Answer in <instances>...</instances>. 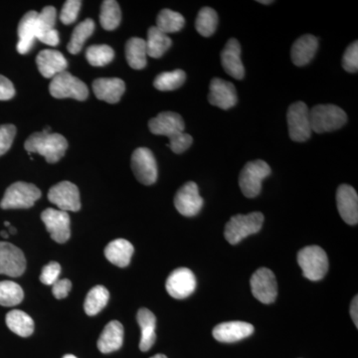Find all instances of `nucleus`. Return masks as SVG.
I'll use <instances>...</instances> for the list:
<instances>
[{"label": "nucleus", "mask_w": 358, "mask_h": 358, "mask_svg": "<svg viewBox=\"0 0 358 358\" xmlns=\"http://www.w3.org/2000/svg\"><path fill=\"white\" fill-rule=\"evenodd\" d=\"M24 148L29 154H38L48 164H55L64 157L68 141L61 134L51 133L50 127H47L43 131L31 134L26 140Z\"/></svg>", "instance_id": "1"}, {"label": "nucleus", "mask_w": 358, "mask_h": 358, "mask_svg": "<svg viewBox=\"0 0 358 358\" xmlns=\"http://www.w3.org/2000/svg\"><path fill=\"white\" fill-rule=\"evenodd\" d=\"M263 223L264 215L261 212H252L247 215L238 214L226 224L224 236L231 245H236L250 235L258 233Z\"/></svg>", "instance_id": "2"}, {"label": "nucleus", "mask_w": 358, "mask_h": 358, "mask_svg": "<svg viewBox=\"0 0 358 358\" xmlns=\"http://www.w3.org/2000/svg\"><path fill=\"white\" fill-rule=\"evenodd\" d=\"M310 127L317 134L343 128L348 122L345 110L334 105H317L310 110Z\"/></svg>", "instance_id": "3"}, {"label": "nucleus", "mask_w": 358, "mask_h": 358, "mask_svg": "<svg viewBox=\"0 0 358 358\" xmlns=\"http://www.w3.org/2000/svg\"><path fill=\"white\" fill-rule=\"evenodd\" d=\"M298 263L303 277L310 281H320L329 270V258L320 246H308L298 253Z\"/></svg>", "instance_id": "4"}, {"label": "nucleus", "mask_w": 358, "mask_h": 358, "mask_svg": "<svg viewBox=\"0 0 358 358\" xmlns=\"http://www.w3.org/2000/svg\"><path fill=\"white\" fill-rule=\"evenodd\" d=\"M272 173L270 166L264 160L250 162L243 167L239 176L240 189L245 196L254 199L260 194L264 179Z\"/></svg>", "instance_id": "5"}, {"label": "nucleus", "mask_w": 358, "mask_h": 358, "mask_svg": "<svg viewBox=\"0 0 358 358\" xmlns=\"http://www.w3.org/2000/svg\"><path fill=\"white\" fill-rule=\"evenodd\" d=\"M41 197L39 188L31 183H13L7 188L3 199L0 202L2 209H26L30 208Z\"/></svg>", "instance_id": "6"}, {"label": "nucleus", "mask_w": 358, "mask_h": 358, "mask_svg": "<svg viewBox=\"0 0 358 358\" xmlns=\"http://www.w3.org/2000/svg\"><path fill=\"white\" fill-rule=\"evenodd\" d=\"M49 92L56 99L71 98L77 101H85L89 96L86 84L67 71L51 80Z\"/></svg>", "instance_id": "7"}, {"label": "nucleus", "mask_w": 358, "mask_h": 358, "mask_svg": "<svg viewBox=\"0 0 358 358\" xmlns=\"http://www.w3.org/2000/svg\"><path fill=\"white\" fill-rule=\"evenodd\" d=\"M289 136L296 143H305L312 136L310 110L303 102H296L289 106L287 113Z\"/></svg>", "instance_id": "8"}, {"label": "nucleus", "mask_w": 358, "mask_h": 358, "mask_svg": "<svg viewBox=\"0 0 358 358\" xmlns=\"http://www.w3.org/2000/svg\"><path fill=\"white\" fill-rule=\"evenodd\" d=\"M131 162L134 176L141 183L154 185L157 179V164L152 150L147 148H136L131 155Z\"/></svg>", "instance_id": "9"}, {"label": "nucleus", "mask_w": 358, "mask_h": 358, "mask_svg": "<svg viewBox=\"0 0 358 358\" xmlns=\"http://www.w3.org/2000/svg\"><path fill=\"white\" fill-rule=\"evenodd\" d=\"M250 285L257 300L263 303H274L278 294V285L274 273L270 268H258L252 275Z\"/></svg>", "instance_id": "10"}, {"label": "nucleus", "mask_w": 358, "mask_h": 358, "mask_svg": "<svg viewBox=\"0 0 358 358\" xmlns=\"http://www.w3.org/2000/svg\"><path fill=\"white\" fill-rule=\"evenodd\" d=\"M48 199L58 207L59 210L77 212L81 209L79 189L70 181H62L52 186Z\"/></svg>", "instance_id": "11"}, {"label": "nucleus", "mask_w": 358, "mask_h": 358, "mask_svg": "<svg viewBox=\"0 0 358 358\" xmlns=\"http://www.w3.org/2000/svg\"><path fill=\"white\" fill-rule=\"evenodd\" d=\"M41 219L54 241L63 244L71 236L70 216L59 209L47 208L41 213Z\"/></svg>", "instance_id": "12"}, {"label": "nucleus", "mask_w": 358, "mask_h": 358, "mask_svg": "<svg viewBox=\"0 0 358 358\" xmlns=\"http://www.w3.org/2000/svg\"><path fill=\"white\" fill-rule=\"evenodd\" d=\"M166 288L169 296L176 300H183L196 289V278L189 268H176L167 278Z\"/></svg>", "instance_id": "13"}, {"label": "nucleus", "mask_w": 358, "mask_h": 358, "mask_svg": "<svg viewBox=\"0 0 358 358\" xmlns=\"http://www.w3.org/2000/svg\"><path fill=\"white\" fill-rule=\"evenodd\" d=\"M174 206L181 215L192 217L197 215L203 207L199 186L193 181L185 183L174 197Z\"/></svg>", "instance_id": "14"}, {"label": "nucleus", "mask_w": 358, "mask_h": 358, "mask_svg": "<svg viewBox=\"0 0 358 358\" xmlns=\"http://www.w3.org/2000/svg\"><path fill=\"white\" fill-rule=\"evenodd\" d=\"M26 259L18 247L0 242V275L20 277L25 272Z\"/></svg>", "instance_id": "15"}, {"label": "nucleus", "mask_w": 358, "mask_h": 358, "mask_svg": "<svg viewBox=\"0 0 358 358\" xmlns=\"http://www.w3.org/2000/svg\"><path fill=\"white\" fill-rule=\"evenodd\" d=\"M208 102L222 110H229L237 103L236 88L230 82L214 78L209 86Z\"/></svg>", "instance_id": "16"}, {"label": "nucleus", "mask_w": 358, "mask_h": 358, "mask_svg": "<svg viewBox=\"0 0 358 358\" xmlns=\"http://www.w3.org/2000/svg\"><path fill=\"white\" fill-rule=\"evenodd\" d=\"M336 206L341 218L350 225L358 222V195L352 186L341 185L336 192Z\"/></svg>", "instance_id": "17"}, {"label": "nucleus", "mask_w": 358, "mask_h": 358, "mask_svg": "<svg viewBox=\"0 0 358 358\" xmlns=\"http://www.w3.org/2000/svg\"><path fill=\"white\" fill-rule=\"evenodd\" d=\"M57 13L53 6H46L38 13L37 16L36 39L49 46H57L60 39L59 33L55 29Z\"/></svg>", "instance_id": "18"}, {"label": "nucleus", "mask_w": 358, "mask_h": 358, "mask_svg": "<svg viewBox=\"0 0 358 358\" xmlns=\"http://www.w3.org/2000/svg\"><path fill=\"white\" fill-rule=\"evenodd\" d=\"M148 128L152 134L166 136L169 138L185 131V124L180 115L173 112H164L150 120Z\"/></svg>", "instance_id": "19"}, {"label": "nucleus", "mask_w": 358, "mask_h": 358, "mask_svg": "<svg viewBox=\"0 0 358 358\" xmlns=\"http://www.w3.org/2000/svg\"><path fill=\"white\" fill-rule=\"evenodd\" d=\"M221 63H222L224 71L229 76L237 80L243 79L245 69L241 60V46L237 39L228 40L221 52Z\"/></svg>", "instance_id": "20"}, {"label": "nucleus", "mask_w": 358, "mask_h": 358, "mask_svg": "<svg viewBox=\"0 0 358 358\" xmlns=\"http://www.w3.org/2000/svg\"><path fill=\"white\" fill-rule=\"evenodd\" d=\"M254 333V327L245 322H226L214 327L213 336L220 343H236Z\"/></svg>", "instance_id": "21"}, {"label": "nucleus", "mask_w": 358, "mask_h": 358, "mask_svg": "<svg viewBox=\"0 0 358 358\" xmlns=\"http://www.w3.org/2000/svg\"><path fill=\"white\" fill-rule=\"evenodd\" d=\"M36 64L42 76L53 79L54 77L65 72L68 62L60 51L43 50L36 57Z\"/></svg>", "instance_id": "22"}, {"label": "nucleus", "mask_w": 358, "mask_h": 358, "mask_svg": "<svg viewBox=\"0 0 358 358\" xmlns=\"http://www.w3.org/2000/svg\"><path fill=\"white\" fill-rule=\"evenodd\" d=\"M93 91L99 100L115 103L121 100L126 91V85L119 78H100L93 83Z\"/></svg>", "instance_id": "23"}, {"label": "nucleus", "mask_w": 358, "mask_h": 358, "mask_svg": "<svg viewBox=\"0 0 358 358\" xmlns=\"http://www.w3.org/2000/svg\"><path fill=\"white\" fill-rule=\"evenodd\" d=\"M37 16H38V13L36 11H29L23 16L20 25H18L20 40H18L16 48H17L18 53L22 54V55L29 53L35 43V40H36Z\"/></svg>", "instance_id": "24"}, {"label": "nucleus", "mask_w": 358, "mask_h": 358, "mask_svg": "<svg viewBox=\"0 0 358 358\" xmlns=\"http://www.w3.org/2000/svg\"><path fill=\"white\" fill-rule=\"evenodd\" d=\"M319 40L313 35L306 34L296 39L292 46L291 58L296 66L308 64L317 53Z\"/></svg>", "instance_id": "25"}, {"label": "nucleus", "mask_w": 358, "mask_h": 358, "mask_svg": "<svg viewBox=\"0 0 358 358\" xmlns=\"http://www.w3.org/2000/svg\"><path fill=\"white\" fill-rule=\"evenodd\" d=\"M124 343V327L117 320H112L103 329L98 339L99 350L102 353L117 352Z\"/></svg>", "instance_id": "26"}, {"label": "nucleus", "mask_w": 358, "mask_h": 358, "mask_svg": "<svg viewBox=\"0 0 358 358\" xmlns=\"http://www.w3.org/2000/svg\"><path fill=\"white\" fill-rule=\"evenodd\" d=\"M136 320L141 329L140 350L143 352H148L155 345V338H157L155 336L157 319L154 313L148 308H141L136 315Z\"/></svg>", "instance_id": "27"}, {"label": "nucleus", "mask_w": 358, "mask_h": 358, "mask_svg": "<svg viewBox=\"0 0 358 358\" xmlns=\"http://www.w3.org/2000/svg\"><path fill=\"white\" fill-rule=\"evenodd\" d=\"M134 251V246L128 240L115 239L106 247L105 256L117 267L126 268L131 263Z\"/></svg>", "instance_id": "28"}, {"label": "nucleus", "mask_w": 358, "mask_h": 358, "mask_svg": "<svg viewBox=\"0 0 358 358\" xmlns=\"http://www.w3.org/2000/svg\"><path fill=\"white\" fill-rule=\"evenodd\" d=\"M126 57L128 64L134 70H141L148 64L145 40L133 37L126 44Z\"/></svg>", "instance_id": "29"}, {"label": "nucleus", "mask_w": 358, "mask_h": 358, "mask_svg": "<svg viewBox=\"0 0 358 358\" xmlns=\"http://www.w3.org/2000/svg\"><path fill=\"white\" fill-rule=\"evenodd\" d=\"M147 53L150 57L159 59L171 48L173 41L169 35L160 31L157 26H152L148 31Z\"/></svg>", "instance_id": "30"}, {"label": "nucleus", "mask_w": 358, "mask_h": 358, "mask_svg": "<svg viewBox=\"0 0 358 358\" xmlns=\"http://www.w3.org/2000/svg\"><path fill=\"white\" fill-rule=\"evenodd\" d=\"M6 320L8 329L21 338H28L34 331V322L22 310H10L7 313Z\"/></svg>", "instance_id": "31"}, {"label": "nucleus", "mask_w": 358, "mask_h": 358, "mask_svg": "<svg viewBox=\"0 0 358 358\" xmlns=\"http://www.w3.org/2000/svg\"><path fill=\"white\" fill-rule=\"evenodd\" d=\"M94 30H95V22L93 20L88 18V20H84L83 22L79 23L75 27L70 42L67 45L68 51L71 54L80 53L82 48H83L85 42L92 36Z\"/></svg>", "instance_id": "32"}, {"label": "nucleus", "mask_w": 358, "mask_h": 358, "mask_svg": "<svg viewBox=\"0 0 358 358\" xmlns=\"http://www.w3.org/2000/svg\"><path fill=\"white\" fill-rule=\"evenodd\" d=\"M109 291L103 286L94 287L87 294L85 300V313L88 315H98L109 301Z\"/></svg>", "instance_id": "33"}, {"label": "nucleus", "mask_w": 358, "mask_h": 358, "mask_svg": "<svg viewBox=\"0 0 358 358\" xmlns=\"http://www.w3.org/2000/svg\"><path fill=\"white\" fill-rule=\"evenodd\" d=\"M122 20L121 8L115 0H106L101 7L100 23L108 31L117 29Z\"/></svg>", "instance_id": "34"}, {"label": "nucleus", "mask_w": 358, "mask_h": 358, "mask_svg": "<svg viewBox=\"0 0 358 358\" xmlns=\"http://www.w3.org/2000/svg\"><path fill=\"white\" fill-rule=\"evenodd\" d=\"M185 24V17L171 9H162L157 15V27L164 34L180 31Z\"/></svg>", "instance_id": "35"}, {"label": "nucleus", "mask_w": 358, "mask_h": 358, "mask_svg": "<svg viewBox=\"0 0 358 358\" xmlns=\"http://www.w3.org/2000/svg\"><path fill=\"white\" fill-rule=\"evenodd\" d=\"M218 15L217 13L211 7H203L200 9L195 28L201 36L210 37L217 29Z\"/></svg>", "instance_id": "36"}, {"label": "nucleus", "mask_w": 358, "mask_h": 358, "mask_svg": "<svg viewBox=\"0 0 358 358\" xmlns=\"http://www.w3.org/2000/svg\"><path fill=\"white\" fill-rule=\"evenodd\" d=\"M24 298V293L20 285L11 281L0 282V306L14 307L20 305Z\"/></svg>", "instance_id": "37"}, {"label": "nucleus", "mask_w": 358, "mask_h": 358, "mask_svg": "<svg viewBox=\"0 0 358 358\" xmlns=\"http://www.w3.org/2000/svg\"><path fill=\"white\" fill-rule=\"evenodd\" d=\"M186 74L185 71L174 70L173 72H164L155 78L154 81L155 88L159 91H174L180 88L185 83Z\"/></svg>", "instance_id": "38"}, {"label": "nucleus", "mask_w": 358, "mask_h": 358, "mask_svg": "<svg viewBox=\"0 0 358 358\" xmlns=\"http://www.w3.org/2000/svg\"><path fill=\"white\" fill-rule=\"evenodd\" d=\"M86 58L90 65L103 67L114 60L115 51L108 45H93L87 49Z\"/></svg>", "instance_id": "39"}, {"label": "nucleus", "mask_w": 358, "mask_h": 358, "mask_svg": "<svg viewBox=\"0 0 358 358\" xmlns=\"http://www.w3.org/2000/svg\"><path fill=\"white\" fill-rule=\"evenodd\" d=\"M82 2L79 0H68L65 2L60 13V20L66 25L72 24L76 21Z\"/></svg>", "instance_id": "40"}, {"label": "nucleus", "mask_w": 358, "mask_h": 358, "mask_svg": "<svg viewBox=\"0 0 358 358\" xmlns=\"http://www.w3.org/2000/svg\"><path fill=\"white\" fill-rule=\"evenodd\" d=\"M192 136L182 131V133H179L169 138V143L167 145L171 148L174 154L179 155L182 154L192 147Z\"/></svg>", "instance_id": "41"}, {"label": "nucleus", "mask_w": 358, "mask_h": 358, "mask_svg": "<svg viewBox=\"0 0 358 358\" xmlns=\"http://www.w3.org/2000/svg\"><path fill=\"white\" fill-rule=\"evenodd\" d=\"M343 67L346 72L357 73L358 71V42L355 41L346 48L343 57Z\"/></svg>", "instance_id": "42"}, {"label": "nucleus", "mask_w": 358, "mask_h": 358, "mask_svg": "<svg viewBox=\"0 0 358 358\" xmlns=\"http://www.w3.org/2000/svg\"><path fill=\"white\" fill-rule=\"evenodd\" d=\"M15 134L16 128L13 124H7L0 126V157L10 150Z\"/></svg>", "instance_id": "43"}, {"label": "nucleus", "mask_w": 358, "mask_h": 358, "mask_svg": "<svg viewBox=\"0 0 358 358\" xmlns=\"http://www.w3.org/2000/svg\"><path fill=\"white\" fill-rule=\"evenodd\" d=\"M61 273L60 264L57 262H50L44 266L42 268L41 275H40V281L42 284L47 286H53L59 280V275Z\"/></svg>", "instance_id": "44"}, {"label": "nucleus", "mask_w": 358, "mask_h": 358, "mask_svg": "<svg viewBox=\"0 0 358 358\" xmlns=\"http://www.w3.org/2000/svg\"><path fill=\"white\" fill-rule=\"evenodd\" d=\"M71 288H72V282H71L70 280H58L52 287V292H53L54 296L57 300H62V299L68 296Z\"/></svg>", "instance_id": "45"}, {"label": "nucleus", "mask_w": 358, "mask_h": 358, "mask_svg": "<svg viewBox=\"0 0 358 358\" xmlns=\"http://www.w3.org/2000/svg\"><path fill=\"white\" fill-rule=\"evenodd\" d=\"M15 96V89L13 82L0 75V101H7Z\"/></svg>", "instance_id": "46"}, {"label": "nucleus", "mask_w": 358, "mask_h": 358, "mask_svg": "<svg viewBox=\"0 0 358 358\" xmlns=\"http://www.w3.org/2000/svg\"><path fill=\"white\" fill-rule=\"evenodd\" d=\"M350 315L353 322H355V327H358V298L355 296L350 305Z\"/></svg>", "instance_id": "47"}, {"label": "nucleus", "mask_w": 358, "mask_h": 358, "mask_svg": "<svg viewBox=\"0 0 358 358\" xmlns=\"http://www.w3.org/2000/svg\"><path fill=\"white\" fill-rule=\"evenodd\" d=\"M8 229H9V234L10 235H14V234H16V232H17V231H16L15 228L13 227V226H9L8 227Z\"/></svg>", "instance_id": "48"}, {"label": "nucleus", "mask_w": 358, "mask_h": 358, "mask_svg": "<svg viewBox=\"0 0 358 358\" xmlns=\"http://www.w3.org/2000/svg\"><path fill=\"white\" fill-rule=\"evenodd\" d=\"M259 3H261V4H272L273 2V0H265V1H264V0H259Z\"/></svg>", "instance_id": "49"}, {"label": "nucleus", "mask_w": 358, "mask_h": 358, "mask_svg": "<svg viewBox=\"0 0 358 358\" xmlns=\"http://www.w3.org/2000/svg\"><path fill=\"white\" fill-rule=\"evenodd\" d=\"M0 235H1L2 237L6 238V239L9 237V233L6 232V231H1V232H0Z\"/></svg>", "instance_id": "50"}, {"label": "nucleus", "mask_w": 358, "mask_h": 358, "mask_svg": "<svg viewBox=\"0 0 358 358\" xmlns=\"http://www.w3.org/2000/svg\"><path fill=\"white\" fill-rule=\"evenodd\" d=\"M150 358H167V357L164 355H155V357H152Z\"/></svg>", "instance_id": "51"}, {"label": "nucleus", "mask_w": 358, "mask_h": 358, "mask_svg": "<svg viewBox=\"0 0 358 358\" xmlns=\"http://www.w3.org/2000/svg\"><path fill=\"white\" fill-rule=\"evenodd\" d=\"M63 358H77V357L73 355H64V357H63Z\"/></svg>", "instance_id": "52"}, {"label": "nucleus", "mask_w": 358, "mask_h": 358, "mask_svg": "<svg viewBox=\"0 0 358 358\" xmlns=\"http://www.w3.org/2000/svg\"><path fill=\"white\" fill-rule=\"evenodd\" d=\"M4 225H6V227H9V226H10V223L7 222V221H6V222H4Z\"/></svg>", "instance_id": "53"}]
</instances>
